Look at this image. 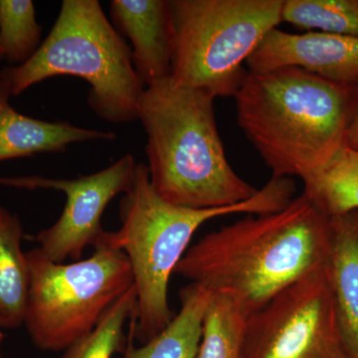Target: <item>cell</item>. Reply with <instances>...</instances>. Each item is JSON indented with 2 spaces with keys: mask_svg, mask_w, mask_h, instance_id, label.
I'll return each mask as SVG.
<instances>
[{
  "mask_svg": "<svg viewBox=\"0 0 358 358\" xmlns=\"http://www.w3.org/2000/svg\"><path fill=\"white\" fill-rule=\"evenodd\" d=\"M247 320L234 299L224 294H212L196 358H242Z\"/></svg>",
  "mask_w": 358,
  "mask_h": 358,
  "instance_id": "e0dca14e",
  "label": "cell"
},
{
  "mask_svg": "<svg viewBox=\"0 0 358 358\" xmlns=\"http://www.w3.org/2000/svg\"><path fill=\"white\" fill-rule=\"evenodd\" d=\"M136 166L133 155H126L112 166L90 176L74 179L0 178V183L65 193L67 200L60 217L35 237L47 258L63 263L67 259L81 260L85 250L100 242L106 232L102 226L103 212L115 196L128 192Z\"/></svg>",
  "mask_w": 358,
  "mask_h": 358,
  "instance_id": "9c48e42d",
  "label": "cell"
},
{
  "mask_svg": "<svg viewBox=\"0 0 358 358\" xmlns=\"http://www.w3.org/2000/svg\"><path fill=\"white\" fill-rule=\"evenodd\" d=\"M331 219L303 192L281 210L205 235L174 273L212 294H227L249 317L282 289L331 266Z\"/></svg>",
  "mask_w": 358,
  "mask_h": 358,
  "instance_id": "6da1fadb",
  "label": "cell"
},
{
  "mask_svg": "<svg viewBox=\"0 0 358 358\" xmlns=\"http://www.w3.org/2000/svg\"><path fill=\"white\" fill-rule=\"evenodd\" d=\"M357 94L299 68L248 71L237 122L274 178L303 180L345 145Z\"/></svg>",
  "mask_w": 358,
  "mask_h": 358,
  "instance_id": "7a4b0ae2",
  "label": "cell"
},
{
  "mask_svg": "<svg viewBox=\"0 0 358 358\" xmlns=\"http://www.w3.org/2000/svg\"><path fill=\"white\" fill-rule=\"evenodd\" d=\"M17 215L0 207V329L24 324L30 275Z\"/></svg>",
  "mask_w": 358,
  "mask_h": 358,
  "instance_id": "9a60e30c",
  "label": "cell"
},
{
  "mask_svg": "<svg viewBox=\"0 0 358 358\" xmlns=\"http://www.w3.org/2000/svg\"><path fill=\"white\" fill-rule=\"evenodd\" d=\"M282 21L310 31L358 36V0H284Z\"/></svg>",
  "mask_w": 358,
  "mask_h": 358,
  "instance_id": "ac0fdd59",
  "label": "cell"
},
{
  "mask_svg": "<svg viewBox=\"0 0 358 358\" xmlns=\"http://www.w3.org/2000/svg\"><path fill=\"white\" fill-rule=\"evenodd\" d=\"M58 76L88 82L87 102L101 119L115 124L138 119L145 85L134 70L131 48L98 0H64L36 53L24 64L0 71L11 96Z\"/></svg>",
  "mask_w": 358,
  "mask_h": 358,
  "instance_id": "5b68a950",
  "label": "cell"
},
{
  "mask_svg": "<svg viewBox=\"0 0 358 358\" xmlns=\"http://www.w3.org/2000/svg\"><path fill=\"white\" fill-rule=\"evenodd\" d=\"M357 94L353 107L352 117L346 129L345 145L346 147L358 152V84L357 85Z\"/></svg>",
  "mask_w": 358,
  "mask_h": 358,
  "instance_id": "44dd1931",
  "label": "cell"
},
{
  "mask_svg": "<svg viewBox=\"0 0 358 358\" xmlns=\"http://www.w3.org/2000/svg\"><path fill=\"white\" fill-rule=\"evenodd\" d=\"M1 59H4L3 52H2L1 48H0V60Z\"/></svg>",
  "mask_w": 358,
  "mask_h": 358,
  "instance_id": "603a6c76",
  "label": "cell"
},
{
  "mask_svg": "<svg viewBox=\"0 0 358 358\" xmlns=\"http://www.w3.org/2000/svg\"><path fill=\"white\" fill-rule=\"evenodd\" d=\"M94 249L88 259L71 264L53 262L40 248L26 252L30 285L24 326L39 350L65 352L134 286L124 252L103 236Z\"/></svg>",
  "mask_w": 358,
  "mask_h": 358,
  "instance_id": "52a82bcc",
  "label": "cell"
},
{
  "mask_svg": "<svg viewBox=\"0 0 358 358\" xmlns=\"http://www.w3.org/2000/svg\"><path fill=\"white\" fill-rule=\"evenodd\" d=\"M284 0H169L176 86L235 96L244 64L282 22Z\"/></svg>",
  "mask_w": 358,
  "mask_h": 358,
  "instance_id": "8992f818",
  "label": "cell"
},
{
  "mask_svg": "<svg viewBox=\"0 0 358 358\" xmlns=\"http://www.w3.org/2000/svg\"><path fill=\"white\" fill-rule=\"evenodd\" d=\"M291 178H274L255 196L221 208L192 209L169 203L150 183L148 166L136 164L133 181L120 204L122 227L103 240L128 257L136 293L131 336L145 343L173 320L169 303L171 275L194 233L207 221L230 214L263 215L285 208L294 199Z\"/></svg>",
  "mask_w": 358,
  "mask_h": 358,
  "instance_id": "3957f363",
  "label": "cell"
},
{
  "mask_svg": "<svg viewBox=\"0 0 358 358\" xmlns=\"http://www.w3.org/2000/svg\"><path fill=\"white\" fill-rule=\"evenodd\" d=\"M212 294L192 282L179 292L180 310L164 331L141 348L129 346L124 358H196L205 312Z\"/></svg>",
  "mask_w": 358,
  "mask_h": 358,
  "instance_id": "5bb4252c",
  "label": "cell"
},
{
  "mask_svg": "<svg viewBox=\"0 0 358 358\" xmlns=\"http://www.w3.org/2000/svg\"><path fill=\"white\" fill-rule=\"evenodd\" d=\"M249 71L294 67L343 86L358 84V36L275 28L247 61Z\"/></svg>",
  "mask_w": 358,
  "mask_h": 358,
  "instance_id": "30bf717a",
  "label": "cell"
},
{
  "mask_svg": "<svg viewBox=\"0 0 358 358\" xmlns=\"http://www.w3.org/2000/svg\"><path fill=\"white\" fill-rule=\"evenodd\" d=\"M303 182V193L329 217L358 211V152L343 145Z\"/></svg>",
  "mask_w": 358,
  "mask_h": 358,
  "instance_id": "2e32d148",
  "label": "cell"
},
{
  "mask_svg": "<svg viewBox=\"0 0 358 358\" xmlns=\"http://www.w3.org/2000/svg\"><path fill=\"white\" fill-rule=\"evenodd\" d=\"M3 339H4V334H3V333H2L1 329H0V358H3V357H2V350H1L2 343H3Z\"/></svg>",
  "mask_w": 358,
  "mask_h": 358,
  "instance_id": "7402d4cb",
  "label": "cell"
},
{
  "mask_svg": "<svg viewBox=\"0 0 358 358\" xmlns=\"http://www.w3.org/2000/svg\"><path fill=\"white\" fill-rule=\"evenodd\" d=\"M110 13L133 44L131 60L145 88L171 77L173 36L169 0H112Z\"/></svg>",
  "mask_w": 358,
  "mask_h": 358,
  "instance_id": "8fae6325",
  "label": "cell"
},
{
  "mask_svg": "<svg viewBox=\"0 0 358 358\" xmlns=\"http://www.w3.org/2000/svg\"><path fill=\"white\" fill-rule=\"evenodd\" d=\"M215 96L176 86L171 78L143 91L141 120L147 133L150 183L169 203L221 208L258 193L230 166L216 122Z\"/></svg>",
  "mask_w": 358,
  "mask_h": 358,
  "instance_id": "277c9868",
  "label": "cell"
},
{
  "mask_svg": "<svg viewBox=\"0 0 358 358\" xmlns=\"http://www.w3.org/2000/svg\"><path fill=\"white\" fill-rule=\"evenodd\" d=\"M329 219L336 320L350 357L358 358V211Z\"/></svg>",
  "mask_w": 358,
  "mask_h": 358,
  "instance_id": "4fadbf2b",
  "label": "cell"
},
{
  "mask_svg": "<svg viewBox=\"0 0 358 358\" xmlns=\"http://www.w3.org/2000/svg\"><path fill=\"white\" fill-rule=\"evenodd\" d=\"M136 308L134 287L103 315L95 329L65 350L62 358H112L124 348V329Z\"/></svg>",
  "mask_w": 358,
  "mask_h": 358,
  "instance_id": "ffe728a7",
  "label": "cell"
},
{
  "mask_svg": "<svg viewBox=\"0 0 358 358\" xmlns=\"http://www.w3.org/2000/svg\"><path fill=\"white\" fill-rule=\"evenodd\" d=\"M331 267L294 282L250 315L242 358H352L336 320Z\"/></svg>",
  "mask_w": 358,
  "mask_h": 358,
  "instance_id": "ba28073f",
  "label": "cell"
},
{
  "mask_svg": "<svg viewBox=\"0 0 358 358\" xmlns=\"http://www.w3.org/2000/svg\"><path fill=\"white\" fill-rule=\"evenodd\" d=\"M41 33L31 0H0V48L9 64L27 62L41 45Z\"/></svg>",
  "mask_w": 358,
  "mask_h": 358,
  "instance_id": "d6986e66",
  "label": "cell"
},
{
  "mask_svg": "<svg viewBox=\"0 0 358 358\" xmlns=\"http://www.w3.org/2000/svg\"><path fill=\"white\" fill-rule=\"evenodd\" d=\"M11 95L0 80V162L33 157L42 152H63L71 143L114 141L113 131L79 128L68 122H45L14 110Z\"/></svg>",
  "mask_w": 358,
  "mask_h": 358,
  "instance_id": "7c38bea8",
  "label": "cell"
}]
</instances>
